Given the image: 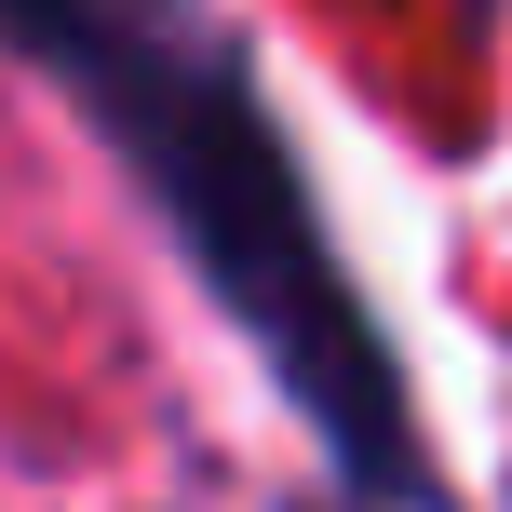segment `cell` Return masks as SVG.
Masks as SVG:
<instances>
[{
	"mask_svg": "<svg viewBox=\"0 0 512 512\" xmlns=\"http://www.w3.org/2000/svg\"><path fill=\"white\" fill-rule=\"evenodd\" d=\"M0 41L68 68L95 95V122L135 149V176L162 189V216L189 230L203 283L243 310V337L283 364L324 445L364 472V486H418L405 459V391H391V351L364 324V297L337 283L324 230L297 203V162L256 122L230 41H216L203 0H0Z\"/></svg>",
	"mask_w": 512,
	"mask_h": 512,
	"instance_id": "6da1fadb",
	"label": "cell"
}]
</instances>
